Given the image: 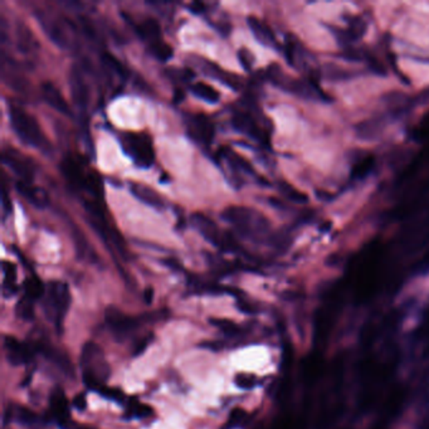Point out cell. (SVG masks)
Wrapping results in <instances>:
<instances>
[{"label":"cell","mask_w":429,"mask_h":429,"mask_svg":"<svg viewBox=\"0 0 429 429\" xmlns=\"http://www.w3.org/2000/svg\"><path fill=\"white\" fill-rule=\"evenodd\" d=\"M4 349L7 353L8 361L14 367L29 364L37 354L32 343H23L9 335L4 336Z\"/></svg>","instance_id":"30bf717a"},{"label":"cell","mask_w":429,"mask_h":429,"mask_svg":"<svg viewBox=\"0 0 429 429\" xmlns=\"http://www.w3.org/2000/svg\"><path fill=\"white\" fill-rule=\"evenodd\" d=\"M3 273H4V281H3V290L6 296H12L17 291V267L13 263L4 261L3 262Z\"/></svg>","instance_id":"484cf974"},{"label":"cell","mask_w":429,"mask_h":429,"mask_svg":"<svg viewBox=\"0 0 429 429\" xmlns=\"http://www.w3.org/2000/svg\"><path fill=\"white\" fill-rule=\"evenodd\" d=\"M61 172L71 184V187L84 190L89 173H84L82 165L76 159H73L72 156L64 158L61 161Z\"/></svg>","instance_id":"9a60e30c"},{"label":"cell","mask_w":429,"mask_h":429,"mask_svg":"<svg viewBox=\"0 0 429 429\" xmlns=\"http://www.w3.org/2000/svg\"><path fill=\"white\" fill-rule=\"evenodd\" d=\"M80 365L83 384L90 390L97 393L101 387H106L111 375V367L101 346L93 341L86 343L81 350Z\"/></svg>","instance_id":"6da1fadb"},{"label":"cell","mask_w":429,"mask_h":429,"mask_svg":"<svg viewBox=\"0 0 429 429\" xmlns=\"http://www.w3.org/2000/svg\"><path fill=\"white\" fill-rule=\"evenodd\" d=\"M190 91L194 96L201 98L208 104H218L221 100V93L206 82H195L190 86Z\"/></svg>","instance_id":"cb8c5ba5"},{"label":"cell","mask_w":429,"mask_h":429,"mask_svg":"<svg viewBox=\"0 0 429 429\" xmlns=\"http://www.w3.org/2000/svg\"><path fill=\"white\" fill-rule=\"evenodd\" d=\"M71 292L69 284L62 281H51L46 284V293L42 298L43 311L53 325L58 334H62L64 320L69 313L71 306Z\"/></svg>","instance_id":"3957f363"},{"label":"cell","mask_w":429,"mask_h":429,"mask_svg":"<svg viewBox=\"0 0 429 429\" xmlns=\"http://www.w3.org/2000/svg\"><path fill=\"white\" fill-rule=\"evenodd\" d=\"M144 301L147 304H152V301H154V289L152 287H146L144 290Z\"/></svg>","instance_id":"f35d334b"},{"label":"cell","mask_w":429,"mask_h":429,"mask_svg":"<svg viewBox=\"0 0 429 429\" xmlns=\"http://www.w3.org/2000/svg\"><path fill=\"white\" fill-rule=\"evenodd\" d=\"M17 192L21 194L26 201L38 209H44L49 206V195L43 188L35 185L33 183L19 180L15 184Z\"/></svg>","instance_id":"5bb4252c"},{"label":"cell","mask_w":429,"mask_h":429,"mask_svg":"<svg viewBox=\"0 0 429 429\" xmlns=\"http://www.w3.org/2000/svg\"><path fill=\"white\" fill-rule=\"evenodd\" d=\"M235 385L241 389H252L256 384V379L248 374H238L235 375Z\"/></svg>","instance_id":"e575fe53"},{"label":"cell","mask_w":429,"mask_h":429,"mask_svg":"<svg viewBox=\"0 0 429 429\" xmlns=\"http://www.w3.org/2000/svg\"><path fill=\"white\" fill-rule=\"evenodd\" d=\"M221 154L223 159L227 160L229 165L232 166L235 170H238L241 173L248 174V175L255 174V170L252 166L249 165L248 161L233 150H230L228 147H223Z\"/></svg>","instance_id":"603a6c76"},{"label":"cell","mask_w":429,"mask_h":429,"mask_svg":"<svg viewBox=\"0 0 429 429\" xmlns=\"http://www.w3.org/2000/svg\"><path fill=\"white\" fill-rule=\"evenodd\" d=\"M49 414L61 428H66L71 421L67 395L61 387H55L49 395Z\"/></svg>","instance_id":"7c38bea8"},{"label":"cell","mask_w":429,"mask_h":429,"mask_svg":"<svg viewBox=\"0 0 429 429\" xmlns=\"http://www.w3.org/2000/svg\"><path fill=\"white\" fill-rule=\"evenodd\" d=\"M39 419L33 410L21 407V405H10L6 409L4 413V424L7 422H18L21 424H33Z\"/></svg>","instance_id":"44dd1931"},{"label":"cell","mask_w":429,"mask_h":429,"mask_svg":"<svg viewBox=\"0 0 429 429\" xmlns=\"http://www.w3.org/2000/svg\"><path fill=\"white\" fill-rule=\"evenodd\" d=\"M187 130L195 141L203 145H209L214 138V124L203 113H195L188 118Z\"/></svg>","instance_id":"8fae6325"},{"label":"cell","mask_w":429,"mask_h":429,"mask_svg":"<svg viewBox=\"0 0 429 429\" xmlns=\"http://www.w3.org/2000/svg\"><path fill=\"white\" fill-rule=\"evenodd\" d=\"M221 218L244 237L261 235L268 227L266 218L259 212L242 206H229L223 209Z\"/></svg>","instance_id":"277c9868"},{"label":"cell","mask_w":429,"mask_h":429,"mask_svg":"<svg viewBox=\"0 0 429 429\" xmlns=\"http://www.w3.org/2000/svg\"><path fill=\"white\" fill-rule=\"evenodd\" d=\"M248 26L252 33L255 35L258 41L262 42L264 44H272L275 42V38H273V35L271 33L270 29L255 17H248Z\"/></svg>","instance_id":"83f0119b"},{"label":"cell","mask_w":429,"mask_h":429,"mask_svg":"<svg viewBox=\"0 0 429 429\" xmlns=\"http://www.w3.org/2000/svg\"><path fill=\"white\" fill-rule=\"evenodd\" d=\"M232 125L237 131L244 134L249 138L263 140L262 131L257 126L255 118H252L246 111L235 112L232 118Z\"/></svg>","instance_id":"ac0fdd59"},{"label":"cell","mask_w":429,"mask_h":429,"mask_svg":"<svg viewBox=\"0 0 429 429\" xmlns=\"http://www.w3.org/2000/svg\"><path fill=\"white\" fill-rule=\"evenodd\" d=\"M130 192L138 201L144 203L149 207L154 208L156 210L165 209V201L155 189L147 187L145 184H140L136 181H132L130 184Z\"/></svg>","instance_id":"e0dca14e"},{"label":"cell","mask_w":429,"mask_h":429,"mask_svg":"<svg viewBox=\"0 0 429 429\" xmlns=\"http://www.w3.org/2000/svg\"><path fill=\"white\" fill-rule=\"evenodd\" d=\"M35 346V352L37 353L42 354L43 356H46L47 359L51 360L53 364H55L57 367H60L62 370L63 373L69 376H75V370L72 367V363L69 359L67 354L63 353L62 350H58L57 347L49 344L47 341H35L32 343Z\"/></svg>","instance_id":"4fadbf2b"},{"label":"cell","mask_w":429,"mask_h":429,"mask_svg":"<svg viewBox=\"0 0 429 429\" xmlns=\"http://www.w3.org/2000/svg\"><path fill=\"white\" fill-rule=\"evenodd\" d=\"M3 163L13 172L15 175H18L23 181L32 183L35 179V161L30 159L23 152H18L14 147H6L3 150Z\"/></svg>","instance_id":"ba28073f"},{"label":"cell","mask_w":429,"mask_h":429,"mask_svg":"<svg viewBox=\"0 0 429 429\" xmlns=\"http://www.w3.org/2000/svg\"><path fill=\"white\" fill-rule=\"evenodd\" d=\"M72 405H73L77 410H80V412L86 410V408H87V399H86V394H84V393H80V394H77L76 396L73 398V401H72Z\"/></svg>","instance_id":"d590c367"},{"label":"cell","mask_w":429,"mask_h":429,"mask_svg":"<svg viewBox=\"0 0 429 429\" xmlns=\"http://www.w3.org/2000/svg\"><path fill=\"white\" fill-rule=\"evenodd\" d=\"M150 338H152V336L143 338V339L140 340L138 343H136V344L134 345V353H132L134 354V356H138L140 354H143L145 352L146 347L150 344Z\"/></svg>","instance_id":"8d00e7d4"},{"label":"cell","mask_w":429,"mask_h":429,"mask_svg":"<svg viewBox=\"0 0 429 429\" xmlns=\"http://www.w3.org/2000/svg\"><path fill=\"white\" fill-rule=\"evenodd\" d=\"M124 152L140 167H150L155 160L152 138L144 132H125L120 138Z\"/></svg>","instance_id":"8992f818"},{"label":"cell","mask_w":429,"mask_h":429,"mask_svg":"<svg viewBox=\"0 0 429 429\" xmlns=\"http://www.w3.org/2000/svg\"><path fill=\"white\" fill-rule=\"evenodd\" d=\"M97 393L100 395H102L106 399L116 401L118 404H121V403H125V404H126V401L129 399V398L125 395L124 392H122L121 389H118V387H101Z\"/></svg>","instance_id":"d6a6232c"},{"label":"cell","mask_w":429,"mask_h":429,"mask_svg":"<svg viewBox=\"0 0 429 429\" xmlns=\"http://www.w3.org/2000/svg\"><path fill=\"white\" fill-rule=\"evenodd\" d=\"M154 413V409L138 401L136 398H129L126 401V408H125V419H144Z\"/></svg>","instance_id":"7402d4cb"},{"label":"cell","mask_w":429,"mask_h":429,"mask_svg":"<svg viewBox=\"0 0 429 429\" xmlns=\"http://www.w3.org/2000/svg\"><path fill=\"white\" fill-rule=\"evenodd\" d=\"M44 293L46 284H43L38 277L33 275L24 281V296L32 300L33 302L44 298Z\"/></svg>","instance_id":"d4e9b609"},{"label":"cell","mask_w":429,"mask_h":429,"mask_svg":"<svg viewBox=\"0 0 429 429\" xmlns=\"http://www.w3.org/2000/svg\"><path fill=\"white\" fill-rule=\"evenodd\" d=\"M206 72H207V75H209V76L221 80V82L227 84L228 87L235 89V90L238 89V86H239V83H241L239 78L235 76V75H229L226 71L219 69L218 66H215L213 63H207Z\"/></svg>","instance_id":"4316f807"},{"label":"cell","mask_w":429,"mask_h":429,"mask_svg":"<svg viewBox=\"0 0 429 429\" xmlns=\"http://www.w3.org/2000/svg\"><path fill=\"white\" fill-rule=\"evenodd\" d=\"M102 61H104V64H106L111 71H113L115 73H118V76L124 77L125 75H126V71H125L122 63L120 62L118 58H115V57L110 55V53H104V55H102Z\"/></svg>","instance_id":"836d02e7"},{"label":"cell","mask_w":429,"mask_h":429,"mask_svg":"<svg viewBox=\"0 0 429 429\" xmlns=\"http://www.w3.org/2000/svg\"><path fill=\"white\" fill-rule=\"evenodd\" d=\"M247 412L243 410L239 407H235L232 409V412L229 413L228 421L223 426V429H237L242 427L243 424L247 421Z\"/></svg>","instance_id":"4dcf8cb0"},{"label":"cell","mask_w":429,"mask_h":429,"mask_svg":"<svg viewBox=\"0 0 429 429\" xmlns=\"http://www.w3.org/2000/svg\"><path fill=\"white\" fill-rule=\"evenodd\" d=\"M15 312H17V316L21 320L30 321L35 318V302L26 296H23L17 304Z\"/></svg>","instance_id":"f546056e"},{"label":"cell","mask_w":429,"mask_h":429,"mask_svg":"<svg viewBox=\"0 0 429 429\" xmlns=\"http://www.w3.org/2000/svg\"><path fill=\"white\" fill-rule=\"evenodd\" d=\"M192 223L195 229L207 239L208 242L212 243L217 248L221 249V250H232V252H235L238 248L235 237L230 233H224L214 221L208 218L207 215L194 213L192 215Z\"/></svg>","instance_id":"52a82bcc"},{"label":"cell","mask_w":429,"mask_h":429,"mask_svg":"<svg viewBox=\"0 0 429 429\" xmlns=\"http://www.w3.org/2000/svg\"><path fill=\"white\" fill-rule=\"evenodd\" d=\"M163 313L164 311L149 312V313H144L140 316H130V315H126L124 312L120 311L116 307L110 306L104 312V321L109 326L111 332L116 338L125 339L129 335H131L132 332L136 331L140 325L161 320Z\"/></svg>","instance_id":"5b68a950"},{"label":"cell","mask_w":429,"mask_h":429,"mask_svg":"<svg viewBox=\"0 0 429 429\" xmlns=\"http://www.w3.org/2000/svg\"><path fill=\"white\" fill-rule=\"evenodd\" d=\"M135 29H136L138 37L147 42L149 46L163 41L161 39V27H160L159 23L152 18H147L145 21L138 23V26H135Z\"/></svg>","instance_id":"ffe728a7"},{"label":"cell","mask_w":429,"mask_h":429,"mask_svg":"<svg viewBox=\"0 0 429 429\" xmlns=\"http://www.w3.org/2000/svg\"><path fill=\"white\" fill-rule=\"evenodd\" d=\"M63 429H95L92 428V427H89V426H80V424H76V423L71 422L69 426L66 427V428Z\"/></svg>","instance_id":"ab89813d"},{"label":"cell","mask_w":429,"mask_h":429,"mask_svg":"<svg viewBox=\"0 0 429 429\" xmlns=\"http://www.w3.org/2000/svg\"><path fill=\"white\" fill-rule=\"evenodd\" d=\"M150 52L155 58H158L161 62H165L167 60H170L174 55L173 48L167 43L163 41L150 46Z\"/></svg>","instance_id":"1f68e13d"},{"label":"cell","mask_w":429,"mask_h":429,"mask_svg":"<svg viewBox=\"0 0 429 429\" xmlns=\"http://www.w3.org/2000/svg\"><path fill=\"white\" fill-rule=\"evenodd\" d=\"M41 93L43 100L53 107L55 111L63 115H69V106L62 92L55 87L52 82H43L41 86Z\"/></svg>","instance_id":"d6986e66"},{"label":"cell","mask_w":429,"mask_h":429,"mask_svg":"<svg viewBox=\"0 0 429 429\" xmlns=\"http://www.w3.org/2000/svg\"><path fill=\"white\" fill-rule=\"evenodd\" d=\"M209 322L214 327H217V329H219L227 336H235V335H238L239 332L242 331L241 326L237 325L235 321L228 320V318H212L209 320Z\"/></svg>","instance_id":"f1b7e54d"},{"label":"cell","mask_w":429,"mask_h":429,"mask_svg":"<svg viewBox=\"0 0 429 429\" xmlns=\"http://www.w3.org/2000/svg\"><path fill=\"white\" fill-rule=\"evenodd\" d=\"M69 87L72 92V98L73 102L78 109H86L89 104V98H90V92H89V86L83 78L81 71L77 67H72L71 75H69Z\"/></svg>","instance_id":"2e32d148"},{"label":"cell","mask_w":429,"mask_h":429,"mask_svg":"<svg viewBox=\"0 0 429 429\" xmlns=\"http://www.w3.org/2000/svg\"><path fill=\"white\" fill-rule=\"evenodd\" d=\"M1 201H3V209H4V212H6V213H9V212H10V201H9V198H8V190L6 185H3V189H1Z\"/></svg>","instance_id":"74e56055"},{"label":"cell","mask_w":429,"mask_h":429,"mask_svg":"<svg viewBox=\"0 0 429 429\" xmlns=\"http://www.w3.org/2000/svg\"><path fill=\"white\" fill-rule=\"evenodd\" d=\"M9 121L14 134L26 145L32 146L43 152H48L52 146L42 130L37 118L19 106L9 107Z\"/></svg>","instance_id":"7a4b0ae2"},{"label":"cell","mask_w":429,"mask_h":429,"mask_svg":"<svg viewBox=\"0 0 429 429\" xmlns=\"http://www.w3.org/2000/svg\"><path fill=\"white\" fill-rule=\"evenodd\" d=\"M37 18L41 24L44 33L48 35L49 39L57 44L60 48H69V33L66 32L64 23L55 15L38 10Z\"/></svg>","instance_id":"9c48e42d"}]
</instances>
